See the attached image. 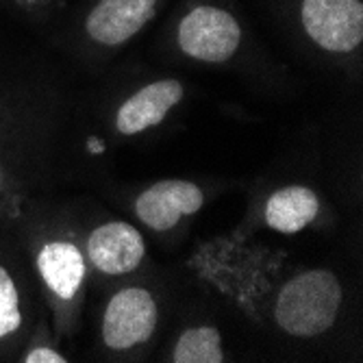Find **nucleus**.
<instances>
[{
    "instance_id": "7ed1b4c3",
    "label": "nucleus",
    "mask_w": 363,
    "mask_h": 363,
    "mask_svg": "<svg viewBox=\"0 0 363 363\" xmlns=\"http://www.w3.org/2000/svg\"><path fill=\"white\" fill-rule=\"evenodd\" d=\"M301 33L324 55L350 59L363 44V0H298Z\"/></svg>"
},
{
    "instance_id": "f8f14e48",
    "label": "nucleus",
    "mask_w": 363,
    "mask_h": 363,
    "mask_svg": "<svg viewBox=\"0 0 363 363\" xmlns=\"http://www.w3.org/2000/svg\"><path fill=\"white\" fill-rule=\"evenodd\" d=\"M22 326L20 291L5 266H0V342L16 335Z\"/></svg>"
},
{
    "instance_id": "1a4fd4ad",
    "label": "nucleus",
    "mask_w": 363,
    "mask_h": 363,
    "mask_svg": "<svg viewBox=\"0 0 363 363\" xmlns=\"http://www.w3.org/2000/svg\"><path fill=\"white\" fill-rule=\"evenodd\" d=\"M183 94L185 89L177 79H159L144 85L120 105L116 116L118 133L140 135L144 130L161 124L170 109L181 103Z\"/></svg>"
},
{
    "instance_id": "6e6552de",
    "label": "nucleus",
    "mask_w": 363,
    "mask_h": 363,
    "mask_svg": "<svg viewBox=\"0 0 363 363\" xmlns=\"http://www.w3.org/2000/svg\"><path fill=\"white\" fill-rule=\"evenodd\" d=\"M205 205V191L191 181L168 179L144 189L135 201V216L155 233H168L183 218Z\"/></svg>"
},
{
    "instance_id": "f03ea898",
    "label": "nucleus",
    "mask_w": 363,
    "mask_h": 363,
    "mask_svg": "<svg viewBox=\"0 0 363 363\" xmlns=\"http://www.w3.org/2000/svg\"><path fill=\"white\" fill-rule=\"evenodd\" d=\"M246 30L238 13L213 0H194L174 20L172 44L198 63H228L244 48Z\"/></svg>"
},
{
    "instance_id": "9b49d317",
    "label": "nucleus",
    "mask_w": 363,
    "mask_h": 363,
    "mask_svg": "<svg viewBox=\"0 0 363 363\" xmlns=\"http://www.w3.org/2000/svg\"><path fill=\"white\" fill-rule=\"evenodd\" d=\"M170 361L174 363H222L226 352L216 326H191L179 335L172 346Z\"/></svg>"
},
{
    "instance_id": "0eeeda50",
    "label": "nucleus",
    "mask_w": 363,
    "mask_h": 363,
    "mask_svg": "<svg viewBox=\"0 0 363 363\" xmlns=\"http://www.w3.org/2000/svg\"><path fill=\"white\" fill-rule=\"evenodd\" d=\"M146 255V242L128 222H105L96 226L85 240V259L91 268L107 277L133 272Z\"/></svg>"
},
{
    "instance_id": "20e7f679",
    "label": "nucleus",
    "mask_w": 363,
    "mask_h": 363,
    "mask_svg": "<svg viewBox=\"0 0 363 363\" xmlns=\"http://www.w3.org/2000/svg\"><path fill=\"white\" fill-rule=\"evenodd\" d=\"M159 303L150 289L128 285L116 291L103 311L101 337L107 350L128 352L144 346L157 331Z\"/></svg>"
},
{
    "instance_id": "423d86ee",
    "label": "nucleus",
    "mask_w": 363,
    "mask_h": 363,
    "mask_svg": "<svg viewBox=\"0 0 363 363\" xmlns=\"http://www.w3.org/2000/svg\"><path fill=\"white\" fill-rule=\"evenodd\" d=\"M161 0H94L83 18V35L96 48H120L159 13Z\"/></svg>"
},
{
    "instance_id": "ddd939ff",
    "label": "nucleus",
    "mask_w": 363,
    "mask_h": 363,
    "mask_svg": "<svg viewBox=\"0 0 363 363\" xmlns=\"http://www.w3.org/2000/svg\"><path fill=\"white\" fill-rule=\"evenodd\" d=\"M26 363H65L68 359H65L59 350L55 348H48V346H35V348H30L24 359Z\"/></svg>"
},
{
    "instance_id": "9d476101",
    "label": "nucleus",
    "mask_w": 363,
    "mask_h": 363,
    "mask_svg": "<svg viewBox=\"0 0 363 363\" xmlns=\"http://www.w3.org/2000/svg\"><path fill=\"white\" fill-rule=\"evenodd\" d=\"M320 213V198L313 189L305 185H287L277 189L263 209L266 224L283 235H296Z\"/></svg>"
},
{
    "instance_id": "39448f33",
    "label": "nucleus",
    "mask_w": 363,
    "mask_h": 363,
    "mask_svg": "<svg viewBox=\"0 0 363 363\" xmlns=\"http://www.w3.org/2000/svg\"><path fill=\"white\" fill-rule=\"evenodd\" d=\"M35 266L59 318H72L87 279L85 252L70 240H50L35 252Z\"/></svg>"
},
{
    "instance_id": "4468645a",
    "label": "nucleus",
    "mask_w": 363,
    "mask_h": 363,
    "mask_svg": "<svg viewBox=\"0 0 363 363\" xmlns=\"http://www.w3.org/2000/svg\"><path fill=\"white\" fill-rule=\"evenodd\" d=\"M3 185H5V174H3V166H0V191H3Z\"/></svg>"
},
{
    "instance_id": "f257e3e1",
    "label": "nucleus",
    "mask_w": 363,
    "mask_h": 363,
    "mask_svg": "<svg viewBox=\"0 0 363 363\" xmlns=\"http://www.w3.org/2000/svg\"><path fill=\"white\" fill-rule=\"evenodd\" d=\"M344 289L331 270H303L289 277L272 307L281 331L296 340H311L331 328L340 315Z\"/></svg>"
}]
</instances>
